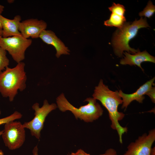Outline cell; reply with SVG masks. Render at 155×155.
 Instances as JSON below:
<instances>
[{
  "instance_id": "6",
  "label": "cell",
  "mask_w": 155,
  "mask_h": 155,
  "mask_svg": "<svg viewBox=\"0 0 155 155\" xmlns=\"http://www.w3.org/2000/svg\"><path fill=\"white\" fill-rule=\"evenodd\" d=\"M32 43L31 39L25 38L21 35L6 38L0 36V46L7 51L17 63L25 59V51Z\"/></svg>"
},
{
  "instance_id": "25",
  "label": "cell",
  "mask_w": 155,
  "mask_h": 155,
  "mask_svg": "<svg viewBox=\"0 0 155 155\" xmlns=\"http://www.w3.org/2000/svg\"><path fill=\"white\" fill-rule=\"evenodd\" d=\"M3 132V130L0 131V136L1 135ZM0 155H4V153L3 151L0 149Z\"/></svg>"
},
{
  "instance_id": "23",
  "label": "cell",
  "mask_w": 155,
  "mask_h": 155,
  "mask_svg": "<svg viewBox=\"0 0 155 155\" xmlns=\"http://www.w3.org/2000/svg\"><path fill=\"white\" fill-rule=\"evenodd\" d=\"M4 6L0 5V14H1L4 11Z\"/></svg>"
},
{
  "instance_id": "13",
  "label": "cell",
  "mask_w": 155,
  "mask_h": 155,
  "mask_svg": "<svg viewBox=\"0 0 155 155\" xmlns=\"http://www.w3.org/2000/svg\"><path fill=\"white\" fill-rule=\"evenodd\" d=\"M21 20L19 15H16L13 19L7 18L0 14V20L2 25V36L6 38L21 35L18 26Z\"/></svg>"
},
{
  "instance_id": "15",
  "label": "cell",
  "mask_w": 155,
  "mask_h": 155,
  "mask_svg": "<svg viewBox=\"0 0 155 155\" xmlns=\"http://www.w3.org/2000/svg\"><path fill=\"white\" fill-rule=\"evenodd\" d=\"M155 11V6L153 4L152 2L150 0L144 10L139 13V15L141 17L144 16L145 17L150 18L153 15Z\"/></svg>"
},
{
  "instance_id": "1",
  "label": "cell",
  "mask_w": 155,
  "mask_h": 155,
  "mask_svg": "<svg viewBox=\"0 0 155 155\" xmlns=\"http://www.w3.org/2000/svg\"><path fill=\"white\" fill-rule=\"evenodd\" d=\"M92 96L99 100L107 110L111 121V127L117 131L119 142L122 144V136L127 132L128 129L127 127L121 126L119 123L123 119L125 115L118 111V106L122 103L119 91L111 90L108 86L104 84L103 80L100 79L98 85L95 87Z\"/></svg>"
},
{
  "instance_id": "20",
  "label": "cell",
  "mask_w": 155,
  "mask_h": 155,
  "mask_svg": "<svg viewBox=\"0 0 155 155\" xmlns=\"http://www.w3.org/2000/svg\"><path fill=\"white\" fill-rule=\"evenodd\" d=\"M104 154L105 155H117L116 151L115 149L112 148L108 149Z\"/></svg>"
},
{
  "instance_id": "27",
  "label": "cell",
  "mask_w": 155,
  "mask_h": 155,
  "mask_svg": "<svg viewBox=\"0 0 155 155\" xmlns=\"http://www.w3.org/2000/svg\"><path fill=\"white\" fill-rule=\"evenodd\" d=\"M2 23L0 20V30H2Z\"/></svg>"
},
{
  "instance_id": "28",
  "label": "cell",
  "mask_w": 155,
  "mask_h": 155,
  "mask_svg": "<svg viewBox=\"0 0 155 155\" xmlns=\"http://www.w3.org/2000/svg\"><path fill=\"white\" fill-rule=\"evenodd\" d=\"M2 30H0V36H2Z\"/></svg>"
},
{
  "instance_id": "5",
  "label": "cell",
  "mask_w": 155,
  "mask_h": 155,
  "mask_svg": "<svg viewBox=\"0 0 155 155\" xmlns=\"http://www.w3.org/2000/svg\"><path fill=\"white\" fill-rule=\"evenodd\" d=\"M57 108V104L54 103L50 104L48 101L45 100L43 105L39 107L38 103H34L32 106L34 111V117L30 121L24 122L23 124L25 128L29 129L31 134L37 139L40 137L41 131L42 129L45 119L48 114Z\"/></svg>"
},
{
  "instance_id": "7",
  "label": "cell",
  "mask_w": 155,
  "mask_h": 155,
  "mask_svg": "<svg viewBox=\"0 0 155 155\" xmlns=\"http://www.w3.org/2000/svg\"><path fill=\"white\" fill-rule=\"evenodd\" d=\"M6 146L13 150L21 147L26 138L25 128L20 121H12L5 124L1 135Z\"/></svg>"
},
{
  "instance_id": "18",
  "label": "cell",
  "mask_w": 155,
  "mask_h": 155,
  "mask_svg": "<svg viewBox=\"0 0 155 155\" xmlns=\"http://www.w3.org/2000/svg\"><path fill=\"white\" fill-rule=\"evenodd\" d=\"M110 11L122 16H124L125 9L124 6L119 3H113L112 6L108 8Z\"/></svg>"
},
{
  "instance_id": "19",
  "label": "cell",
  "mask_w": 155,
  "mask_h": 155,
  "mask_svg": "<svg viewBox=\"0 0 155 155\" xmlns=\"http://www.w3.org/2000/svg\"><path fill=\"white\" fill-rule=\"evenodd\" d=\"M155 87H152L146 93L145 95H147L150 98L152 102L153 103H155Z\"/></svg>"
},
{
  "instance_id": "9",
  "label": "cell",
  "mask_w": 155,
  "mask_h": 155,
  "mask_svg": "<svg viewBox=\"0 0 155 155\" xmlns=\"http://www.w3.org/2000/svg\"><path fill=\"white\" fill-rule=\"evenodd\" d=\"M47 26L46 23L44 20L31 18L20 22L19 24L18 30L25 38H39L41 33L46 30Z\"/></svg>"
},
{
  "instance_id": "12",
  "label": "cell",
  "mask_w": 155,
  "mask_h": 155,
  "mask_svg": "<svg viewBox=\"0 0 155 155\" xmlns=\"http://www.w3.org/2000/svg\"><path fill=\"white\" fill-rule=\"evenodd\" d=\"M125 56L120 60V63L123 65H129L131 66L136 65L144 71L141 63L144 62L155 63V57L150 54L146 50L140 52L139 50L135 54L131 55L126 52H123Z\"/></svg>"
},
{
  "instance_id": "16",
  "label": "cell",
  "mask_w": 155,
  "mask_h": 155,
  "mask_svg": "<svg viewBox=\"0 0 155 155\" xmlns=\"http://www.w3.org/2000/svg\"><path fill=\"white\" fill-rule=\"evenodd\" d=\"M6 55V51L0 46V73L9 65V60Z\"/></svg>"
},
{
  "instance_id": "22",
  "label": "cell",
  "mask_w": 155,
  "mask_h": 155,
  "mask_svg": "<svg viewBox=\"0 0 155 155\" xmlns=\"http://www.w3.org/2000/svg\"><path fill=\"white\" fill-rule=\"evenodd\" d=\"M32 155H38V148L37 145L33 149Z\"/></svg>"
},
{
  "instance_id": "21",
  "label": "cell",
  "mask_w": 155,
  "mask_h": 155,
  "mask_svg": "<svg viewBox=\"0 0 155 155\" xmlns=\"http://www.w3.org/2000/svg\"><path fill=\"white\" fill-rule=\"evenodd\" d=\"M70 155H90V154L86 153L83 150L80 149L75 153H71Z\"/></svg>"
},
{
  "instance_id": "10",
  "label": "cell",
  "mask_w": 155,
  "mask_h": 155,
  "mask_svg": "<svg viewBox=\"0 0 155 155\" xmlns=\"http://www.w3.org/2000/svg\"><path fill=\"white\" fill-rule=\"evenodd\" d=\"M155 79L154 77L148 81L140 86L135 92L131 94H126L123 93L121 90H119V94L122 101L121 108L126 110L128 105L134 100H136L139 103H142L145 98L144 95L152 86L154 85V82Z\"/></svg>"
},
{
  "instance_id": "24",
  "label": "cell",
  "mask_w": 155,
  "mask_h": 155,
  "mask_svg": "<svg viewBox=\"0 0 155 155\" xmlns=\"http://www.w3.org/2000/svg\"><path fill=\"white\" fill-rule=\"evenodd\" d=\"M151 155H155V147L152 148Z\"/></svg>"
},
{
  "instance_id": "11",
  "label": "cell",
  "mask_w": 155,
  "mask_h": 155,
  "mask_svg": "<svg viewBox=\"0 0 155 155\" xmlns=\"http://www.w3.org/2000/svg\"><path fill=\"white\" fill-rule=\"evenodd\" d=\"M40 38L44 43L53 45L56 51V57L58 58L62 55H69L70 50L64 43L51 30H44L41 33Z\"/></svg>"
},
{
  "instance_id": "2",
  "label": "cell",
  "mask_w": 155,
  "mask_h": 155,
  "mask_svg": "<svg viewBox=\"0 0 155 155\" xmlns=\"http://www.w3.org/2000/svg\"><path fill=\"white\" fill-rule=\"evenodd\" d=\"M150 27L146 18L141 17L138 20L133 22H126L122 27L118 29L113 33L111 44L114 53L117 56L121 57L124 51L129 54H135L140 50L131 48L129 42L137 35L138 30L143 28Z\"/></svg>"
},
{
  "instance_id": "26",
  "label": "cell",
  "mask_w": 155,
  "mask_h": 155,
  "mask_svg": "<svg viewBox=\"0 0 155 155\" xmlns=\"http://www.w3.org/2000/svg\"><path fill=\"white\" fill-rule=\"evenodd\" d=\"M14 1L13 0H7V2L9 3H13Z\"/></svg>"
},
{
  "instance_id": "30",
  "label": "cell",
  "mask_w": 155,
  "mask_h": 155,
  "mask_svg": "<svg viewBox=\"0 0 155 155\" xmlns=\"http://www.w3.org/2000/svg\"><path fill=\"white\" fill-rule=\"evenodd\" d=\"M1 114V111L0 109V115Z\"/></svg>"
},
{
  "instance_id": "3",
  "label": "cell",
  "mask_w": 155,
  "mask_h": 155,
  "mask_svg": "<svg viewBox=\"0 0 155 155\" xmlns=\"http://www.w3.org/2000/svg\"><path fill=\"white\" fill-rule=\"evenodd\" d=\"M25 66V63L21 62L14 67H7L0 73V93L10 102L13 100L18 90L22 91L26 87Z\"/></svg>"
},
{
  "instance_id": "29",
  "label": "cell",
  "mask_w": 155,
  "mask_h": 155,
  "mask_svg": "<svg viewBox=\"0 0 155 155\" xmlns=\"http://www.w3.org/2000/svg\"><path fill=\"white\" fill-rule=\"evenodd\" d=\"M105 155V154H100V155Z\"/></svg>"
},
{
  "instance_id": "14",
  "label": "cell",
  "mask_w": 155,
  "mask_h": 155,
  "mask_svg": "<svg viewBox=\"0 0 155 155\" xmlns=\"http://www.w3.org/2000/svg\"><path fill=\"white\" fill-rule=\"evenodd\" d=\"M126 21L125 16L112 12L109 18L104 21V25L107 26H114L119 28L122 26Z\"/></svg>"
},
{
  "instance_id": "4",
  "label": "cell",
  "mask_w": 155,
  "mask_h": 155,
  "mask_svg": "<svg viewBox=\"0 0 155 155\" xmlns=\"http://www.w3.org/2000/svg\"><path fill=\"white\" fill-rule=\"evenodd\" d=\"M84 101L88 102V104L77 108L68 101L63 93L56 98L57 107L59 110L62 112L70 111L77 119H79L87 123L91 122L102 116L103 110L97 100L93 98L89 97Z\"/></svg>"
},
{
  "instance_id": "17",
  "label": "cell",
  "mask_w": 155,
  "mask_h": 155,
  "mask_svg": "<svg viewBox=\"0 0 155 155\" xmlns=\"http://www.w3.org/2000/svg\"><path fill=\"white\" fill-rule=\"evenodd\" d=\"M22 114L20 112L16 111L12 114L7 117L0 119V125L15 120L22 118Z\"/></svg>"
},
{
  "instance_id": "8",
  "label": "cell",
  "mask_w": 155,
  "mask_h": 155,
  "mask_svg": "<svg viewBox=\"0 0 155 155\" xmlns=\"http://www.w3.org/2000/svg\"><path fill=\"white\" fill-rule=\"evenodd\" d=\"M155 141V129L149 131L139 136L127 147L123 155H151L152 146Z\"/></svg>"
}]
</instances>
